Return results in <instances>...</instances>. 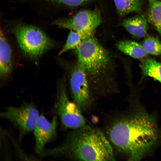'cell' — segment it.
<instances>
[{"label": "cell", "mask_w": 161, "mask_h": 161, "mask_svg": "<svg viewBox=\"0 0 161 161\" xmlns=\"http://www.w3.org/2000/svg\"><path fill=\"white\" fill-rule=\"evenodd\" d=\"M75 129L61 144L45 148L40 158L64 157L81 161L115 160L112 146L100 129L86 126Z\"/></svg>", "instance_id": "7a4b0ae2"}, {"label": "cell", "mask_w": 161, "mask_h": 161, "mask_svg": "<svg viewBox=\"0 0 161 161\" xmlns=\"http://www.w3.org/2000/svg\"><path fill=\"white\" fill-rule=\"evenodd\" d=\"M75 52L77 62L86 73L90 86L101 92L110 85L112 60L108 52L93 36L82 40Z\"/></svg>", "instance_id": "3957f363"}, {"label": "cell", "mask_w": 161, "mask_h": 161, "mask_svg": "<svg viewBox=\"0 0 161 161\" xmlns=\"http://www.w3.org/2000/svg\"><path fill=\"white\" fill-rule=\"evenodd\" d=\"M0 116L12 123L22 133L25 134L33 131L40 115L33 104L26 103L19 107H7Z\"/></svg>", "instance_id": "52a82bcc"}, {"label": "cell", "mask_w": 161, "mask_h": 161, "mask_svg": "<svg viewBox=\"0 0 161 161\" xmlns=\"http://www.w3.org/2000/svg\"><path fill=\"white\" fill-rule=\"evenodd\" d=\"M118 13L124 16L133 12L140 11L142 8V0H113Z\"/></svg>", "instance_id": "5bb4252c"}, {"label": "cell", "mask_w": 161, "mask_h": 161, "mask_svg": "<svg viewBox=\"0 0 161 161\" xmlns=\"http://www.w3.org/2000/svg\"><path fill=\"white\" fill-rule=\"evenodd\" d=\"M14 32L21 51L31 58L40 56L53 45L52 40L44 32L33 26L20 25Z\"/></svg>", "instance_id": "277c9868"}, {"label": "cell", "mask_w": 161, "mask_h": 161, "mask_svg": "<svg viewBox=\"0 0 161 161\" xmlns=\"http://www.w3.org/2000/svg\"><path fill=\"white\" fill-rule=\"evenodd\" d=\"M158 0H147L149 3L150 4V5L152 4L154 2Z\"/></svg>", "instance_id": "d6986e66"}, {"label": "cell", "mask_w": 161, "mask_h": 161, "mask_svg": "<svg viewBox=\"0 0 161 161\" xmlns=\"http://www.w3.org/2000/svg\"><path fill=\"white\" fill-rule=\"evenodd\" d=\"M117 47L124 54L135 59L141 60L147 57L148 54L142 44L130 40L119 41L117 43Z\"/></svg>", "instance_id": "7c38bea8"}, {"label": "cell", "mask_w": 161, "mask_h": 161, "mask_svg": "<svg viewBox=\"0 0 161 161\" xmlns=\"http://www.w3.org/2000/svg\"><path fill=\"white\" fill-rule=\"evenodd\" d=\"M140 66L143 75L153 78L161 84V62L147 57L141 59Z\"/></svg>", "instance_id": "4fadbf2b"}, {"label": "cell", "mask_w": 161, "mask_h": 161, "mask_svg": "<svg viewBox=\"0 0 161 161\" xmlns=\"http://www.w3.org/2000/svg\"><path fill=\"white\" fill-rule=\"evenodd\" d=\"M57 126V117L49 121L43 114L40 115L33 130L35 138V151L39 156L46 145L55 137Z\"/></svg>", "instance_id": "9c48e42d"}, {"label": "cell", "mask_w": 161, "mask_h": 161, "mask_svg": "<svg viewBox=\"0 0 161 161\" xmlns=\"http://www.w3.org/2000/svg\"><path fill=\"white\" fill-rule=\"evenodd\" d=\"M82 40L78 34L71 30L67 36L66 43L58 53L60 55L69 50L76 49L80 44Z\"/></svg>", "instance_id": "e0dca14e"}, {"label": "cell", "mask_w": 161, "mask_h": 161, "mask_svg": "<svg viewBox=\"0 0 161 161\" xmlns=\"http://www.w3.org/2000/svg\"><path fill=\"white\" fill-rule=\"evenodd\" d=\"M147 18L139 14L125 19L123 25L126 30L133 37L142 38L146 35L149 26Z\"/></svg>", "instance_id": "30bf717a"}, {"label": "cell", "mask_w": 161, "mask_h": 161, "mask_svg": "<svg viewBox=\"0 0 161 161\" xmlns=\"http://www.w3.org/2000/svg\"><path fill=\"white\" fill-rule=\"evenodd\" d=\"M107 133L112 144L134 161L140 160L148 154L160 137L154 117L139 108L113 121Z\"/></svg>", "instance_id": "6da1fadb"}, {"label": "cell", "mask_w": 161, "mask_h": 161, "mask_svg": "<svg viewBox=\"0 0 161 161\" xmlns=\"http://www.w3.org/2000/svg\"><path fill=\"white\" fill-rule=\"evenodd\" d=\"M57 94L55 108L63 125L75 129L86 126L81 109L74 101L69 100L64 84H61Z\"/></svg>", "instance_id": "8992f818"}, {"label": "cell", "mask_w": 161, "mask_h": 161, "mask_svg": "<svg viewBox=\"0 0 161 161\" xmlns=\"http://www.w3.org/2000/svg\"><path fill=\"white\" fill-rule=\"evenodd\" d=\"M142 45L148 54L161 55V41L157 38L148 36L143 41Z\"/></svg>", "instance_id": "2e32d148"}, {"label": "cell", "mask_w": 161, "mask_h": 161, "mask_svg": "<svg viewBox=\"0 0 161 161\" xmlns=\"http://www.w3.org/2000/svg\"><path fill=\"white\" fill-rule=\"evenodd\" d=\"M148 22L161 36V1L157 0L150 5L147 15Z\"/></svg>", "instance_id": "9a60e30c"}, {"label": "cell", "mask_w": 161, "mask_h": 161, "mask_svg": "<svg viewBox=\"0 0 161 161\" xmlns=\"http://www.w3.org/2000/svg\"><path fill=\"white\" fill-rule=\"evenodd\" d=\"M71 7H76L85 4L92 0H47Z\"/></svg>", "instance_id": "ac0fdd59"}, {"label": "cell", "mask_w": 161, "mask_h": 161, "mask_svg": "<svg viewBox=\"0 0 161 161\" xmlns=\"http://www.w3.org/2000/svg\"><path fill=\"white\" fill-rule=\"evenodd\" d=\"M101 22L100 11L84 9L69 18L55 21L53 24L60 27L76 31L83 40L93 36Z\"/></svg>", "instance_id": "5b68a950"}, {"label": "cell", "mask_w": 161, "mask_h": 161, "mask_svg": "<svg viewBox=\"0 0 161 161\" xmlns=\"http://www.w3.org/2000/svg\"><path fill=\"white\" fill-rule=\"evenodd\" d=\"M11 47L3 33L0 31V76L5 79L12 71L13 63Z\"/></svg>", "instance_id": "8fae6325"}, {"label": "cell", "mask_w": 161, "mask_h": 161, "mask_svg": "<svg viewBox=\"0 0 161 161\" xmlns=\"http://www.w3.org/2000/svg\"><path fill=\"white\" fill-rule=\"evenodd\" d=\"M70 83L73 101L81 110L86 109L91 103L90 86L86 73L78 62L72 71Z\"/></svg>", "instance_id": "ba28073f"}]
</instances>
